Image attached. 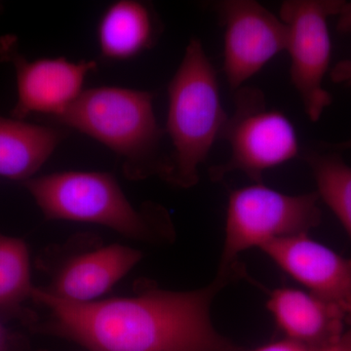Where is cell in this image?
Masks as SVG:
<instances>
[{
    "label": "cell",
    "instance_id": "cell-13",
    "mask_svg": "<svg viewBox=\"0 0 351 351\" xmlns=\"http://www.w3.org/2000/svg\"><path fill=\"white\" fill-rule=\"evenodd\" d=\"M161 27L156 11L149 4L135 0L115 2L99 23L101 55L114 61L136 57L156 43Z\"/></svg>",
    "mask_w": 351,
    "mask_h": 351
},
{
    "label": "cell",
    "instance_id": "cell-19",
    "mask_svg": "<svg viewBox=\"0 0 351 351\" xmlns=\"http://www.w3.org/2000/svg\"><path fill=\"white\" fill-rule=\"evenodd\" d=\"M18 346V337L0 320V351H17Z\"/></svg>",
    "mask_w": 351,
    "mask_h": 351
},
{
    "label": "cell",
    "instance_id": "cell-5",
    "mask_svg": "<svg viewBox=\"0 0 351 351\" xmlns=\"http://www.w3.org/2000/svg\"><path fill=\"white\" fill-rule=\"evenodd\" d=\"M319 199L317 193L287 195L263 182L232 191L218 274L239 277V258L244 252L311 232L321 221Z\"/></svg>",
    "mask_w": 351,
    "mask_h": 351
},
{
    "label": "cell",
    "instance_id": "cell-17",
    "mask_svg": "<svg viewBox=\"0 0 351 351\" xmlns=\"http://www.w3.org/2000/svg\"><path fill=\"white\" fill-rule=\"evenodd\" d=\"M338 345L332 348H319V346H309L294 339L285 338L258 346L251 351H337Z\"/></svg>",
    "mask_w": 351,
    "mask_h": 351
},
{
    "label": "cell",
    "instance_id": "cell-14",
    "mask_svg": "<svg viewBox=\"0 0 351 351\" xmlns=\"http://www.w3.org/2000/svg\"><path fill=\"white\" fill-rule=\"evenodd\" d=\"M66 136L60 129L0 115V177L32 179Z\"/></svg>",
    "mask_w": 351,
    "mask_h": 351
},
{
    "label": "cell",
    "instance_id": "cell-9",
    "mask_svg": "<svg viewBox=\"0 0 351 351\" xmlns=\"http://www.w3.org/2000/svg\"><path fill=\"white\" fill-rule=\"evenodd\" d=\"M0 54L15 69L17 101L12 115L22 120L31 114L61 115L82 94L88 75L97 68L93 61L75 63L64 58L27 60L7 39L0 43Z\"/></svg>",
    "mask_w": 351,
    "mask_h": 351
},
{
    "label": "cell",
    "instance_id": "cell-16",
    "mask_svg": "<svg viewBox=\"0 0 351 351\" xmlns=\"http://www.w3.org/2000/svg\"><path fill=\"white\" fill-rule=\"evenodd\" d=\"M302 158L311 168L318 196L324 201L351 239V166L339 152L306 151Z\"/></svg>",
    "mask_w": 351,
    "mask_h": 351
},
{
    "label": "cell",
    "instance_id": "cell-2",
    "mask_svg": "<svg viewBox=\"0 0 351 351\" xmlns=\"http://www.w3.org/2000/svg\"><path fill=\"white\" fill-rule=\"evenodd\" d=\"M154 94L120 87L84 90L75 103L52 119L98 141L123 161L133 180L165 178L169 156L161 151L165 129L159 125Z\"/></svg>",
    "mask_w": 351,
    "mask_h": 351
},
{
    "label": "cell",
    "instance_id": "cell-18",
    "mask_svg": "<svg viewBox=\"0 0 351 351\" xmlns=\"http://www.w3.org/2000/svg\"><path fill=\"white\" fill-rule=\"evenodd\" d=\"M332 82L351 90V57L339 61L330 71Z\"/></svg>",
    "mask_w": 351,
    "mask_h": 351
},
{
    "label": "cell",
    "instance_id": "cell-4",
    "mask_svg": "<svg viewBox=\"0 0 351 351\" xmlns=\"http://www.w3.org/2000/svg\"><path fill=\"white\" fill-rule=\"evenodd\" d=\"M23 184L48 219L104 226L143 241L170 237L172 233L163 208L134 206L108 173L66 171L34 177Z\"/></svg>",
    "mask_w": 351,
    "mask_h": 351
},
{
    "label": "cell",
    "instance_id": "cell-20",
    "mask_svg": "<svg viewBox=\"0 0 351 351\" xmlns=\"http://www.w3.org/2000/svg\"><path fill=\"white\" fill-rule=\"evenodd\" d=\"M337 351H351V324L341 337Z\"/></svg>",
    "mask_w": 351,
    "mask_h": 351
},
{
    "label": "cell",
    "instance_id": "cell-8",
    "mask_svg": "<svg viewBox=\"0 0 351 351\" xmlns=\"http://www.w3.org/2000/svg\"><path fill=\"white\" fill-rule=\"evenodd\" d=\"M212 7L225 29L223 73L237 91L286 50V27L279 16L254 0H219Z\"/></svg>",
    "mask_w": 351,
    "mask_h": 351
},
{
    "label": "cell",
    "instance_id": "cell-12",
    "mask_svg": "<svg viewBox=\"0 0 351 351\" xmlns=\"http://www.w3.org/2000/svg\"><path fill=\"white\" fill-rule=\"evenodd\" d=\"M267 307L285 338L309 346H336L351 324L339 306L301 289H276Z\"/></svg>",
    "mask_w": 351,
    "mask_h": 351
},
{
    "label": "cell",
    "instance_id": "cell-3",
    "mask_svg": "<svg viewBox=\"0 0 351 351\" xmlns=\"http://www.w3.org/2000/svg\"><path fill=\"white\" fill-rule=\"evenodd\" d=\"M228 114L221 103L218 76L198 38H191L168 85L165 133L172 143L166 182L195 186L199 167L221 138Z\"/></svg>",
    "mask_w": 351,
    "mask_h": 351
},
{
    "label": "cell",
    "instance_id": "cell-6",
    "mask_svg": "<svg viewBox=\"0 0 351 351\" xmlns=\"http://www.w3.org/2000/svg\"><path fill=\"white\" fill-rule=\"evenodd\" d=\"M234 105L219 138L230 145V156L210 168L212 181L240 172L254 182H262L267 171L300 156L294 125L283 112L269 108L262 90L244 85L234 91Z\"/></svg>",
    "mask_w": 351,
    "mask_h": 351
},
{
    "label": "cell",
    "instance_id": "cell-15",
    "mask_svg": "<svg viewBox=\"0 0 351 351\" xmlns=\"http://www.w3.org/2000/svg\"><path fill=\"white\" fill-rule=\"evenodd\" d=\"M29 252L24 240L0 233V320L32 323L25 304L32 300Z\"/></svg>",
    "mask_w": 351,
    "mask_h": 351
},
{
    "label": "cell",
    "instance_id": "cell-7",
    "mask_svg": "<svg viewBox=\"0 0 351 351\" xmlns=\"http://www.w3.org/2000/svg\"><path fill=\"white\" fill-rule=\"evenodd\" d=\"M346 2L337 0H286L279 18L287 32L290 80L301 97L307 117L317 122L332 103L323 86L331 61L328 19L339 15Z\"/></svg>",
    "mask_w": 351,
    "mask_h": 351
},
{
    "label": "cell",
    "instance_id": "cell-1",
    "mask_svg": "<svg viewBox=\"0 0 351 351\" xmlns=\"http://www.w3.org/2000/svg\"><path fill=\"white\" fill-rule=\"evenodd\" d=\"M234 277L219 274L197 290L147 287L131 297L77 304L34 287L32 301L47 311L39 331L89 351H241L214 327L211 306Z\"/></svg>",
    "mask_w": 351,
    "mask_h": 351
},
{
    "label": "cell",
    "instance_id": "cell-10",
    "mask_svg": "<svg viewBox=\"0 0 351 351\" xmlns=\"http://www.w3.org/2000/svg\"><path fill=\"white\" fill-rule=\"evenodd\" d=\"M261 250L309 293L339 306L351 322V258L308 233L276 240Z\"/></svg>",
    "mask_w": 351,
    "mask_h": 351
},
{
    "label": "cell",
    "instance_id": "cell-11",
    "mask_svg": "<svg viewBox=\"0 0 351 351\" xmlns=\"http://www.w3.org/2000/svg\"><path fill=\"white\" fill-rule=\"evenodd\" d=\"M142 257V252L125 245L101 246L69 258L57 270L49 287L43 289L64 301H97L128 274Z\"/></svg>",
    "mask_w": 351,
    "mask_h": 351
},
{
    "label": "cell",
    "instance_id": "cell-21",
    "mask_svg": "<svg viewBox=\"0 0 351 351\" xmlns=\"http://www.w3.org/2000/svg\"><path fill=\"white\" fill-rule=\"evenodd\" d=\"M326 149H331L335 152L346 151V149H351V138L345 142L338 143V144H329L324 145Z\"/></svg>",
    "mask_w": 351,
    "mask_h": 351
}]
</instances>
